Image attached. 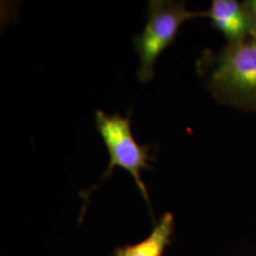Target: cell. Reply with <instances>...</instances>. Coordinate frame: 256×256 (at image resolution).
Listing matches in <instances>:
<instances>
[{"label":"cell","mask_w":256,"mask_h":256,"mask_svg":"<svg viewBox=\"0 0 256 256\" xmlns=\"http://www.w3.org/2000/svg\"><path fill=\"white\" fill-rule=\"evenodd\" d=\"M173 232L174 216L171 212H165L148 238L137 244L117 248L112 256H164Z\"/></svg>","instance_id":"cell-5"},{"label":"cell","mask_w":256,"mask_h":256,"mask_svg":"<svg viewBox=\"0 0 256 256\" xmlns=\"http://www.w3.org/2000/svg\"><path fill=\"white\" fill-rule=\"evenodd\" d=\"M198 68L216 101L256 110V42L252 38L228 44L218 54L206 50Z\"/></svg>","instance_id":"cell-1"},{"label":"cell","mask_w":256,"mask_h":256,"mask_svg":"<svg viewBox=\"0 0 256 256\" xmlns=\"http://www.w3.org/2000/svg\"><path fill=\"white\" fill-rule=\"evenodd\" d=\"M212 27L220 32L228 44H238L252 38V27L247 9L236 0H214L210 9L202 12Z\"/></svg>","instance_id":"cell-4"},{"label":"cell","mask_w":256,"mask_h":256,"mask_svg":"<svg viewBox=\"0 0 256 256\" xmlns=\"http://www.w3.org/2000/svg\"><path fill=\"white\" fill-rule=\"evenodd\" d=\"M202 12L187 9L184 1L150 0L147 5V21L144 30L133 38L140 57L138 78L142 82H150L155 76L156 63L168 46L174 44L180 28Z\"/></svg>","instance_id":"cell-2"},{"label":"cell","mask_w":256,"mask_h":256,"mask_svg":"<svg viewBox=\"0 0 256 256\" xmlns=\"http://www.w3.org/2000/svg\"><path fill=\"white\" fill-rule=\"evenodd\" d=\"M244 5L247 9L250 27H252V38L256 42V0H248L244 2Z\"/></svg>","instance_id":"cell-6"},{"label":"cell","mask_w":256,"mask_h":256,"mask_svg":"<svg viewBox=\"0 0 256 256\" xmlns=\"http://www.w3.org/2000/svg\"><path fill=\"white\" fill-rule=\"evenodd\" d=\"M130 118L131 111L126 117L119 113L108 115L102 110H97L95 113V126L110 155L108 168L102 174V182L111 176L115 167L124 169L132 176L142 196L150 207L149 192L142 178V172L152 169L150 162L156 158L149 154L150 146L138 144L132 133Z\"/></svg>","instance_id":"cell-3"}]
</instances>
